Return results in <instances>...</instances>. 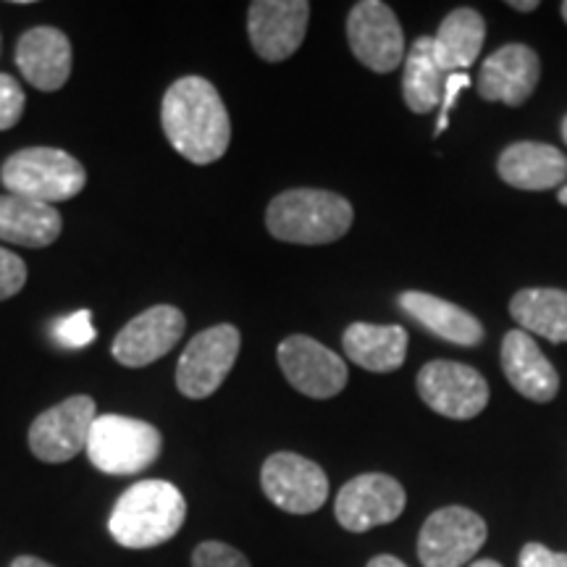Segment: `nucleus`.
I'll return each instance as SVG.
<instances>
[{"label": "nucleus", "mask_w": 567, "mask_h": 567, "mask_svg": "<svg viewBox=\"0 0 567 567\" xmlns=\"http://www.w3.org/2000/svg\"><path fill=\"white\" fill-rule=\"evenodd\" d=\"M279 365L297 392L313 400H329L347 386V365L334 350L316 339L295 334L279 344Z\"/></svg>", "instance_id": "nucleus-13"}, {"label": "nucleus", "mask_w": 567, "mask_h": 567, "mask_svg": "<svg viewBox=\"0 0 567 567\" xmlns=\"http://www.w3.org/2000/svg\"><path fill=\"white\" fill-rule=\"evenodd\" d=\"M509 9H517V11H536V9H538V0H513V3H509Z\"/></svg>", "instance_id": "nucleus-34"}, {"label": "nucleus", "mask_w": 567, "mask_h": 567, "mask_svg": "<svg viewBox=\"0 0 567 567\" xmlns=\"http://www.w3.org/2000/svg\"><path fill=\"white\" fill-rule=\"evenodd\" d=\"M559 11H563V19L567 21V0H565V3H563V9H559Z\"/></svg>", "instance_id": "nucleus-38"}, {"label": "nucleus", "mask_w": 567, "mask_h": 567, "mask_svg": "<svg viewBox=\"0 0 567 567\" xmlns=\"http://www.w3.org/2000/svg\"><path fill=\"white\" fill-rule=\"evenodd\" d=\"M467 567H502L496 559H476V563H471Z\"/></svg>", "instance_id": "nucleus-35"}, {"label": "nucleus", "mask_w": 567, "mask_h": 567, "mask_svg": "<svg viewBox=\"0 0 567 567\" xmlns=\"http://www.w3.org/2000/svg\"><path fill=\"white\" fill-rule=\"evenodd\" d=\"M11 567H55V565L45 563V559H40V557H32V555H21V557L13 559Z\"/></svg>", "instance_id": "nucleus-32"}, {"label": "nucleus", "mask_w": 567, "mask_h": 567, "mask_svg": "<svg viewBox=\"0 0 567 567\" xmlns=\"http://www.w3.org/2000/svg\"><path fill=\"white\" fill-rule=\"evenodd\" d=\"M27 284V266L17 252L0 247V300L19 295Z\"/></svg>", "instance_id": "nucleus-29"}, {"label": "nucleus", "mask_w": 567, "mask_h": 567, "mask_svg": "<svg viewBox=\"0 0 567 567\" xmlns=\"http://www.w3.org/2000/svg\"><path fill=\"white\" fill-rule=\"evenodd\" d=\"M502 368L515 392L528 400L551 402L559 392L557 371L523 329H513L502 342Z\"/></svg>", "instance_id": "nucleus-18"}, {"label": "nucleus", "mask_w": 567, "mask_h": 567, "mask_svg": "<svg viewBox=\"0 0 567 567\" xmlns=\"http://www.w3.org/2000/svg\"><path fill=\"white\" fill-rule=\"evenodd\" d=\"M465 87H471V74H465V71H455V74H446L444 95H442V113H439L436 134H442L446 126H450V111H452V105H455L457 95Z\"/></svg>", "instance_id": "nucleus-30"}, {"label": "nucleus", "mask_w": 567, "mask_h": 567, "mask_svg": "<svg viewBox=\"0 0 567 567\" xmlns=\"http://www.w3.org/2000/svg\"><path fill=\"white\" fill-rule=\"evenodd\" d=\"M488 528L478 513L467 507H442L425 517L417 534V559L423 567H463L486 544Z\"/></svg>", "instance_id": "nucleus-7"}, {"label": "nucleus", "mask_w": 567, "mask_h": 567, "mask_svg": "<svg viewBox=\"0 0 567 567\" xmlns=\"http://www.w3.org/2000/svg\"><path fill=\"white\" fill-rule=\"evenodd\" d=\"M499 176L509 187L542 193L559 187L567 179V158L547 142H515L499 155Z\"/></svg>", "instance_id": "nucleus-19"}, {"label": "nucleus", "mask_w": 567, "mask_h": 567, "mask_svg": "<svg viewBox=\"0 0 567 567\" xmlns=\"http://www.w3.org/2000/svg\"><path fill=\"white\" fill-rule=\"evenodd\" d=\"M161 450L163 436L155 425L126 415H97L84 452L105 476H134L151 467Z\"/></svg>", "instance_id": "nucleus-5"}, {"label": "nucleus", "mask_w": 567, "mask_h": 567, "mask_svg": "<svg viewBox=\"0 0 567 567\" xmlns=\"http://www.w3.org/2000/svg\"><path fill=\"white\" fill-rule=\"evenodd\" d=\"M193 567H252L243 551L224 542H203L193 551Z\"/></svg>", "instance_id": "nucleus-27"}, {"label": "nucleus", "mask_w": 567, "mask_h": 567, "mask_svg": "<svg viewBox=\"0 0 567 567\" xmlns=\"http://www.w3.org/2000/svg\"><path fill=\"white\" fill-rule=\"evenodd\" d=\"M264 494L284 513L310 515L329 499V476L313 460L297 452H276L260 471Z\"/></svg>", "instance_id": "nucleus-11"}, {"label": "nucleus", "mask_w": 567, "mask_h": 567, "mask_svg": "<svg viewBox=\"0 0 567 567\" xmlns=\"http://www.w3.org/2000/svg\"><path fill=\"white\" fill-rule=\"evenodd\" d=\"M53 334L63 347H69V350H82V347L95 342L97 331L95 326H92L90 310H76V313H71L63 318V321L55 323Z\"/></svg>", "instance_id": "nucleus-26"}, {"label": "nucleus", "mask_w": 567, "mask_h": 567, "mask_svg": "<svg viewBox=\"0 0 567 567\" xmlns=\"http://www.w3.org/2000/svg\"><path fill=\"white\" fill-rule=\"evenodd\" d=\"M408 494L402 484L386 473H363L339 488L334 502V515L339 526L350 534L394 523L405 513Z\"/></svg>", "instance_id": "nucleus-10"}, {"label": "nucleus", "mask_w": 567, "mask_h": 567, "mask_svg": "<svg viewBox=\"0 0 567 567\" xmlns=\"http://www.w3.org/2000/svg\"><path fill=\"white\" fill-rule=\"evenodd\" d=\"M63 218L53 205L0 195V243L21 247H48L61 237Z\"/></svg>", "instance_id": "nucleus-21"}, {"label": "nucleus", "mask_w": 567, "mask_h": 567, "mask_svg": "<svg viewBox=\"0 0 567 567\" xmlns=\"http://www.w3.org/2000/svg\"><path fill=\"white\" fill-rule=\"evenodd\" d=\"M161 124L174 151L195 166L216 163L229 151V111L218 90L203 76H182L166 90Z\"/></svg>", "instance_id": "nucleus-1"}, {"label": "nucleus", "mask_w": 567, "mask_h": 567, "mask_svg": "<svg viewBox=\"0 0 567 567\" xmlns=\"http://www.w3.org/2000/svg\"><path fill=\"white\" fill-rule=\"evenodd\" d=\"M184 329H187V318L179 308L153 305L118 331L111 352L126 368H145L172 352L184 337Z\"/></svg>", "instance_id": "nucleus-15"}, {"label": "nucleus", "mask_w": 567, "mask_h": 567, "mask_svg": "<svg viewBox=\"0 0 567 567\" xmlns=\"http://www.w3.org/2000/svg\"><path fill=\"white\" fill-rule=\"evenodd\" d=\"M542 63L528 45H505L484 61L478 74V95L488 103L523 105L534 95Z\"/></svg>", "instance_id": "nucleus-16"}, {"label": "nucleus", "mask_w": 567, "mask_h": 567, "mask_svg": "<svg viewBox=\"0 0 567 567\" xmlns=\"http://www.w3.org/2000/svg\"><path fill=\"white\" fill-rule=\"evenodd\" d=\"M557 200H559V203H563V205H567V184H565V187H563V189H559Z\"/></svg>", "instance_id": "nucleus-36"}, {"label": "nucleus", "mask_w": 567, "mask_h": 567, "mask_svg": "<svg viewBox=\"0 0 567 567\" xmlns=\"http://www.w3.org/2000/svg\"><path fill=\"white\" fill-rule=\"evenodd\" d=\"M342 347L354 365L371 373H392L408 358V331L402 326L352 323L347 326Z\"/></svg>", "instance_id": "nucleus-22"}, {"label": "nucleus", "mask_w": 567, "mask_h": 567, "mask_svg": "<svg viewBox=\"0 0 567 567\" xmlns=\"http://www.w3.org/2000/svg\"><path fill=\"white\" fill-rule=\"evenodd\" d=\"M97 417L95 400L76 394L63 400L45 413L34 417L30 425V450L42 463H69L87 450L90 429Z\"/></svg>", "instance_id": "nucleus-9"}, {"label": "nucleus", "mask_w": 567, "mask_h": 567, "mask_svg": "<svg viewBox=\"0 0 567 567\" xmlns=\"http://www.w3.org/2000/svg\"><path fill=\"white\" fill-rule=\"evenodd\" d=\"M239 347H243V337L231 323L210 326L195 334L184 347L179 365H176L179 392L189 400H205L216 394L237 363Z\"/></svg>", "instance_id": "nucleus-6"}, {"label": "nucleus", "mask_w": 567, "mask_h": 567, "mask_svg": "<svg viewBox=\"0 0 567 567\" xmlns=\"http://www.w3.org/2000/svg\"><path fill=\"white\" fill-rule=\"evenodd\" d=\"M24 113V90L9 74H0V132L19 124Z\"/></svg>", "instance_id": "nucleus-28"}, {"label": "nucleus", "mask_w": 567, "mask_h": 567, "mask_svg": "<svg viewBox=\"0 0 567 567\" xmlns=\"http://www.w3.org/2000/svg\"><path fill=\"white\" fill-rule=\"evenodd\" d=\"M563 140L567 142V116L563 118Z\"/></svg>", "instance_id": "nucleus-37"}, {"label": "nucleus", "mask_w": 567, "mask_h": 567, "mask_svg": "<svg viewBox=\"0 0 567 567\" xmlns=\"http://www.w3.org/2000/svg\"><path fill=\"white\" fill-rule=\"evenodd\" d=\"M352 205L326 189H289L276 195L266 210V226L281 243L329 245L352 226Z\"/></svg>", "instance_id": "nucleus-3"}, {"label": "nucleus", "mask_w": 567, "mask_h": 567, "mask_svg": "<svg viewBox=\"0 0 567 567\" xmlns=\"http://www.w3.org/2000/svg\"><path fill=\"white\" fill-rule=\"evenodd\" d=\"M347 40L352 55L375 74H389L405 59V34L400 19L381 0L354 3L347 17Z\"/></svg>", "instance_id": "nucleus-12"}, {"label": "nucleus", "mask_w": 567, "mask_h": 567, "mask_svg": "<svg viewBox=\"0 0 567 567\" xmlns=\"http://www.w3.org/2000/svg\"><path fill=\"white\" fill-rule=\"evenodd\" d=\"M187 520V499L161 478L137 481L111 509L109 530L124 549H153L172 542Z\"/></svg>", "instance_id": "nucleus-2"}, {"label": "nucleus", "mask_w": 567, "mask_h": 567, "mask_svg": "<svg viewBox=\"0 0 567 567\" xmlns=\"http://www.w3.org/2000/svg\"><path fill=\"white\" fill-rule=\"evenodd\" d=\"M308 21V0H255L247 11V34L260 59L279 63L302 45Z\"/></svg>", "instance_id": "nucleus-14"}, {"label": "nucleus", "mask_w": 567, "mask_h": 567, "mask_svg": "<svg viewBox=\"0 0 567 567\" xmlns=\"http://www.w3.org/2000/svg\"><path fill=\"white\" fill-rule=\"evenodd\" d=\"M417 394L434 413L471 421L488 405V384L476 368L455 360H431L417 373Z\"/></svg>", "instance_id": "nucleus-8"}, {"label": "nucleus", "mask_w": 567, "mask_h": 567, "mask_svg": "<svg viewBox=\"0 0 567 567\" xmlns=\"http://www.w3.org/2000/svg\"><path fill=\"white\" fill-rule=\"evenodd\" d=\"M446 74L434 59V38H417L405 53L402 95L413 113H431L442 103Z\"/></svg>", "instance_id": "nucleus-25"}, {"label": "nucleus", "mask_w": 567, "mask_h": 567, "mask_svg": "<svg viewBox=\"0 0 567 567\" xmlns=\"http://www.w3.org/2000/svg\"><path fill=\"white\" fill-rule=\"evenodd\" d=\"M509 316L523 331L538 334L555 344L567 342V292L565 289L536 287L520 289L509 302Z\"/></svg>", "instance_id": "nucleus-24"}, {"label": "nucleus", "mask_w": 567, "mask_h": 567, "mask_svg": "<svg viewBox=\"0 0 567 567\" xmlns=\"http://www.w3.org/2000/svg\"><path fill=\"white\" fill-rule=\"evenodd\" d=\"M0 182L9 195L53 205L80 195L87 172L74 155L59 147H27L3 163Z\"/></svg>", "instance_id": "nucleus-4"}, {"label": "nucleus", "mask_w": 567, "mask_h": 567, "mask_svg": "<svg viewBox=\"0 0 567 567\" xmlns=\"http://www.w3.org/2000/svg\"><path fill=\"white\" fill-rule=\"evenodd\" d=\"M486 40V21L476 9L446 13L434 34V59L444 74L473 66Z\"/></svg>", "instance_id": "nucleus-23"}, {"label": "nucleus", "mask_w": 567, "mask_h": 567, "mask_svg": "<svg viewBox=\"0 0 567 567\" xmlns=\"http://www.w3.org/2000/svg\"><path fill=\"white\" fill-rule=\"evenodd\" d=\"M365 567H408V565L402 563L400 557H392V555H379V557H373L371 563H368Z\"/></svg>", "instance_id": "nucleus-33"}, {"label": "nucleus", "mask_w": 567, "mask_h": 567, "mask_svg": "<svg viewBox=\"0 0 567 567\" xmlns=\"http://www.w3.org/2000/svg\"><path fill=\"white\" fill-rule=\"evenodd\" d=\"M17 66L24 80L42 92H55L71 76V42L55 27H34L21 34Z\"/></svg>", "instance_id": "nucleus-17"}, {"label": "nucleus", "mask_w": 567, "mask_h": 567, "mask_svg": "<svg viewBox=\"0 0 567 567\" xmlns=\"http://www.w3.org/2000/svg\"><path fill=\"white\" fill-rule=\"evenodd\" d=\"M517 567H567V555H559V551H551L544 544L530 542L523 547Z\"/></svg>", "instance_id": "nucleus-31"}, {"label": "nucleus", "mask_w": 567, "mask_h": 567, "mask_svg": "<svg viewBox=\"0 0 567 567\" xmlns=\"http://www.w3.org/2000/svg\"><path fill=\"white\" fill-rule=\"evenodd\" d=\"M400 308L421 323L425 331L444 339V342L457 347H476L484 339V326L473 313L460 308L455 302H446L442 297L429 292H410L400 295Z\"/></svg>", "instance_id": "nucleus-20"}]
</instances>
